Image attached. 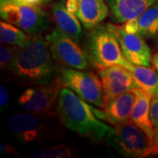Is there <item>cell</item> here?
<instances>
[{"mask_svg": "<svg viewBox=\"0 0 158 158\" xmlns=\"http://www.w3.org/2000/svg\"><path fill=\"white\" fill-rule=\"evenodd\" d=\"M56 113L62 124L79 135L103 139L113 129L98 117L95 107L65 86L60 90Z\"/></svg>", "mask_w": 158, "mask_h": 158, "instance_id": "cell-1", "label": "cell"}, {"mask_svg": "<svg viewBox=\"0 0 158 158\" xmlns=\"http://www.w3.org/2000/svg\"><path fill=\"white\" fill-rule=\"evenodd\" d=\"M53 59L48 41L37 35L31 36L26 45L19 47L10 70L25 81L47 85L53 81L56 72Z\"/></svg>", "mask_w": 158, "mask_h": 158, "instance_id": "cell-2", "label": "cell"}, {"mask_svg": "<svg viewBox=\"0 0 158 158\" xmlns=\"http://www.w3.org/2000/svg\"><path fill=\"white\" fill-rule=\"evenodd\" d=\"M85 46L88 59L98 69L113 65L129 69L132 65L124 56L118 39L109 24L90 29Z\"/></svg>", "mask_w": 158, "mask_h": 158, "instance_id": "cell-3", "label": "cell"}, {"mask_svg": "<svg viewBox=\"0 0 158 158\" xmlns=\"http://www.w3.org/2000/svg\"><path fill=\"white\" fill-rule=\"evenodd\" d=\"M106 139L124 157L143 158L158 154L154 139L131 121L115 126Z\"/></svg>", "mask_w": 158, "mask_h": 158, "instance_id": "cell-4", "label": "cell"}, {"mask_svg": "<svg viewBox=\"0 0 158 158\" xmlns=\"http://www.w3.org/2000/svg\"><path fill=\"white\" fill-rule=\"evenodd\" d=\"M0 16L7 22L32 35L40 34L49 27L46 13L37 6L1 0Z\"/></svg>", "mask_w": 158, "mask_h": 158, "instance_id": "cell-5", "label": "cell"}, {"mask_svg": "<svg viewBox=\"0 0 158 158\" xmlns=\"http://www.w3.org/2000/svg\"><path fill=\"white\" fill-rule=\"evenodd\" d=\"M60 82L89 104L100 109L105 106L101 81L93 72L65 67L60 70Z\"/></svg>", "mask_w": 158, "mask_h": 158, "instance_id": "cell-6", "label": "cell"}, {"mask_svg": "<svg viewBox=\"0 0 158 158\" xmlns=\"http://www.w3.org/2000/svg\"><path fill=\"white\" fill-rule=\"evenodd\" d=\"M48 41L53 58L65 65L77 69H85L88 67L86 52L81 48L78 42L74 40L59 29H54L47 34Z\"/></svg>", "mask_w": 158, "mask_h": 158, "instance_id": "cell-7", "label": "cell"}, {"mask_svg": "<svg viewBox=\"0 0 158 158\" xmlns=\"http://www.w3.org/2000/svg\"><path fill=\"white\" fill-rule=\"evenodd\" d=\"M62 87L60 80L31 87L23 91L18 101L20 106L29 113L38 115L50 114Z\"/></svg>", "mask_w": 158, "mask_h": 158, "instance_id": "cell-8", "label": "cell"}, {"mask_svg": "<svg viewBox=\"0 0 158 158\" xmlns=\"http://www.w3.org/2000/svg\"><path fill=\"white\" fill-rule=\"evenodd\" d=\"M109 25L118 39L126 59L135 65L151 67L153 57L151 49L144 37L139 34L127 32L121 25Z\"/></svg>", "mask_w": 158, "mask_h": 158, "instance_id": "cell-9", "label": "cell"}, {"mask_svg": "<svg viewBox=\"0 0 158 158\" xmlns=\"http://www.w3.org/2000/svg\"><path fill=\"white\" fill-rule=\"evenodd\" d=\"M106 103L126 91L140 88L128 69L121 65H113L98 69Z\"/></svg>", "mask_w": 158, "mask_h": 158, "instance_id": "cell-10", "label": "cell"}, {"mask_svg": "<svg viewBox=\"0 0 158 158\" xmlns=\"http://www.w3.org/2000/svg\"><path fill=\"white\" fill-rule=\"evenodd\" d=\"M137 89L126 91L107 101L102 108L103 110L95 108L98 117L106 120L114 127L130 122L132 110L138 96Z\"/></svg>", "mask_w": 158, "mask_h": 158, "instance_id": "cell-11", "label": "cell"}, {"mask_svg": "<svg viewBox=\"0 0 158 158\" xmlns=\"http://www.w3.org/2000/svg\"><path fill=\"white\" fill-rule=\"evenodd\" d=\"M7 125L13 135L23 143L38 141L45 134V126L40 115L20 113L11 115Z\"/></svg>", "mask_w": 158, "mask_h": 158, "instance_id": "cell-12", "label": "cell"}, {"mask_svg": "<svg viewBox=\"0 0 158 158\" xmlns=\"http://www.w3.org/2000/svg\"><path fill=\"white\" fill-rule=\"evenodd\" d=\"M66 6L85 28L90 30L99 26L110 12L104 0H67Z\"/></svg>", "mask_w": 158, "mask_h": 158, "instance_id": "cell-13", "label": "cell"}, {"mask_svg": "<svg viewBox=\"0 0 158 158\" xmlns=\"http://www.w3.org/2000/svg\"><path fill=\"white\" fill-rule=\"evenodd\" d=\"M157 2L158 0H108L110 17L113 23L122 25L137 19Z\"/></svg>", "mask_w": 158, "mask_h": 158, "instance_id": "cell-14", "label": "cell"}, {"mask_svg": "<svg viewBox=\"0 0 158 158\" xmlns=\"http://www.w3.org/2000/svg\"><path fill=\"white\" fill-rule=\"evenodd\" d=\"M53 16L56 24V28L67 34L77 42H79L83 27L77 17L69 10L64 0H59L53 6Z\"/></svg>", "mask_w": 158, "mask_h": 158, "instance_id": "cell-15", "label": "cell"}, {"mask_svg": "<svg viewBox=\"0 0 158 158\" xmlns=\"http://www.w3.org/2000/svg\"><path fill=\"white\" fill-rule=\"evenodd\" d=\"M137 93L138 96L132 110L130 121L154 139L155 127L150 118V105L154 96L141 88L137 89Z\"/></svg>", "mask_w": 158, "mask_h": 158, "instance_id": "cell-16", "label": "cell"}, {"mask_svg": "<svg viewBox=\"0 0 158 158\" xmlns=\"http://www.w3.org/2000/svg\"><path fill=\"white\" fill-rule=\"evenodd\" d=\"M136 20L137 34L146 39L158 41V2L144 11Z\"/></svg>", "mask_w": 158, "mask_h": 158, "instance_id": "cell-17", "label": "cell"}, {"mask_svg": "<svg viewBox=\"0 0 158 158\" xmlns=\"http://www.w3.org/2000/svg\"><path fill=\"white\" fill-rule=\"evenodd\" d=\"M128 69L141 89L151 93L154 97L157 95L158 73L155 69L132 64Z\"/></svg>", "mask_w": 158, "mask_h": 158, "instance_id": "cell-18", "label": "cell"}, {"mask_svg": "<svg viewBox=\"0 0 158 158\" xmlns=\"http://www.w3.org/2000/svg\"><path fill=\"white\" fill-rule=\"evenodd\" d=\"M31 36L22 29L2 19L0 22V41L2 44L23 47L29 41Z\"/></svg>", "mask_w": 158, "mask_h": 158, "instance_id": "cell-19", "label": "cell"}, {"mask_svg": "<svg viewBox=\"0 0 158 158\" xmlns=\"http://www.w3.org/2000/svg\"><path fill=\"white\" fill-rule=\"evenodd\" d=\"M73 150L66 145L54 146L35 153L34 157L38 158H69L73 156Z\"/></svg>", "mask_w": 158, "mask_h": 158, "instance_id": "cell-20", "label": "cell"}, {"mask_svg": "<svg viewBox=\"0 0 158 158\" xmlns=\"http://www.w3.org/2000/svg\"><path fill=\"white\" fill-rule=\"evenodd\" d=\"M19 49V46L2 44L0 47V66L2 69L11 68Z\"/></svg>", "mask_w": 158, "mask_h": 158, "instance_id": "cell-21", "label": "cell"}, {"mask_svg": "<svg viewBox=\"0 0 158 158\" xmlns=\"http://www.w3.org/2000/svg\"><path fill=\"white\" fill-rule=\"evenodd\" d=\"M150 118L155 128L158 127V97H153L150 105Z\"/></svg>", "mask_w": 158, "mask_h": 158, "instance_id": "cell-22", "label": "cell"}, {"mask_svg": "<svg viewBox=\"0 0 158 158\" xmlns=\"http://www.w3.org/2000/svg\"><path fill=\"white\" fill-rule=\"evenodd\" d=\"M9 102V93L4 85L0 86V106L1 109L6 108Z\"/></svg>", "mask_w": 158, "mask_h": 158, "instance_id": "cell-23", "label": "cell"}, {"mask_svg": "<svg viewBox=\"0 0 158 158\" xmlns=\"http://www.w3.org/2000/svg\"><path fill=\"white\" fill-rule=\"evenodd\" d=\"M9 1L18 2V3H21V4H27V5H31V6H40L48 0H9Z\"/></svg>", "mask_w": 158, "mask_h": 158, "instance_id": "cell-24", "label": "cell"}, {"mask_svg": "<svg viewBox=\"0 0 158 158\" xmlns=\"http://www.w3.org/2000/svg\"><path fill=\"white\" fill-rule=\"evenodd\" d=\"M152 66L158 72V51L152 57Z\"/></svg>", "mask_w": 158, "mask_h": 158, "instance_id": "cell-25", "label": "cell"}, {"mask_svg": "<svg viewBox=\"0 0 158 158\" xmlns=\"http://www.w3.org/2000/svg\"><path fill=\"white\" fill-rule=\"evenodd\" d=\"M154 141H155L156 145L158 147V127L155 128V132H154Z\"/></svg>", "mask_w": 158, "mask_h": 158, "instance_id": "cell-26", "label": "cell"}, {"mask_svg": "<svg viewBox=\"0 0 158 158\" xmlns=\"http://www.w3.org/2000/svg\"><path fill=\"white\" fill-rule=\"evenodd\" d=\"M155 97H158V92H157V95H156V96H155Z\"/></svg>", "mask_w": 158, "mask_h": 158, "instance_id": "cell-27", "label": "cell"}]
</instances>
